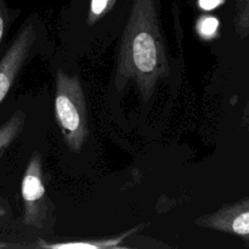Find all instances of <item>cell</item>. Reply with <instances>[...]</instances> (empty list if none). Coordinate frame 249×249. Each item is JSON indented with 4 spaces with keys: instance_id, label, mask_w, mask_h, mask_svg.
Here are the masks:
<instances>
[{
    "instance_id": "1",
    "label": "cell",
    "mask_w": 249,
    "mask_h": 249,
    "mask_svg": "<svg viewBox=\"0 0 249 249\" xmlns=\"http://www.w3.org/2000/svg\"><path fill=\"white\" fill-rule=\"evenodd\" d=\"M168 74L167 46L155 0H133L119 44L114 85L121 91L134 84L147 104Z\"/></svg>"
},
{
    "instance_id": "2",
    "label": "cell",
    "mask_w": 249,
    "mask_h": 249,
    "mask_svg": "<svg viewBox=\"0 0 249 249\" xmlns=\"http://www.w3.org/2000/svg\"><path fill=\"white\" fill-rule=\"evenodd\" d=\"M55 121L66 145L79 152L89 138L88 107L84 90L77 75L58 71L55 80Z\"/></svg>"
},
{
    "instance_id": "3",
    "label": "cell",
    "mask_w": 249,
    "mask_h": 249,
    "mask_svg": "<svg viewBox=\"0 0 249 249\" xmlns=\"http://www.w3.org/2000/svg\"><path fill=\"white\" fill-rule=\"evenodd\" d=\"M23 202V224L36 229H43L49 218L48 196L44 184L41 156L34 152L24 170L21 182Z\"/></svg>"
},
{
    "instance_id": "4",
    "label": "cell",
    "mask_w": 249,
    "mask_h": 249,
    "mask_svg": "<svg viewBox=\"0 0 249 249\" xmlns=\"http://www.w3.org/2000/svg\"><path fill=\"white\" fill-rule=\"evenodd\" d=\"M36 40V33L32 23H26L15 36L10 48L0 60V104L4 101L18 77Z\"/></svg>"
},
{
    "instance_id": "5",
    "label": "cell",
    "mask_w": 249,
    "mask_h": 249,
    "mask_svg": "<svg viewBox=\"0 0 249 249\" xmlns=\"http://www.w3.org/2000/svg\"><path fill=\"white\" fill-rule=\"evenodd\" d=\"M201 228L240 237L249 247V197L229 203L195 221Z\"/></svg>"
},
{
    "instance_id": "6",
    "label": "cell",
    "mask_w": 249,
    "mask_h": 249,
    "mask_svg": "<svg viewBox=\"0 0 249 249\" xmlns=\"http://www.w3.org/2000/svg\"><path fill=\"white\" fill-rule=\"evenodd\" d=\"M27 114L22 109H17L1 126H0V156L11 146L19 136L26 123Z\"/></svg>"
},
{
    "instance_id": "7",
    "label": "cell",
    "mask_w": 249,
    "mask_h": 249,
    "mask_svg": "<svg viewBox=\"0 0 249 249\" xmlns=\"http://www.w3.org/2000/svg\"><path fill=\"white\" fill-rule=\"evenodd\" d=\"M131 232V231H130ZM130 232L124 233L116 238H107V240H96L88 241V242H67V243H46V245H39L41 248L50 249H102V248H118L119 242Z\"/></svg>"
},
{
    "instance_id": "8",
    "label": "cell",
    "mask_w": 249,
    "mask_h": 249,
    "mask_svg": "<svg viewBox=\"0 0 249 249\" xmlns=\"http://www.w3.org/2000/svg\"><path fill=\"white\" fill-rule=\"evenodd\" d=\"M233 28L241 39L249 36V0H236Z\"/></svg>"
},
{
    "instance_id": "9",
    "label": "cell",
    "mask_w": 249,
    "mask_h": 249,
    "mask_svg": "<svg viewBox=\"0 0 249 249\" xmlns=\"http://www.w3.org/2000/svg\"><path fill=\"white\" fill-rule=\"evenodd\" d=\"M220 22L213 15H202L196 21V32L202 40L211 41L219 36Z\"/></svg>"
},
{
    "instance_id": "10",
    "label": "cell",
    "mask_w": 249,
    "mask_h": 249,
    "mask_svg": "<svg viewBox=\"0 0 249 249\" xmlns=\"http://www.w3.org/2000/svg\"><path fill=\"white\" fill-rule=\"evenodd\" d=\"M116 1L117 0H90L89 12L87 17L88 26H94L102 17L106 16L113 9Z\"/></svg>"
},
{
    "instance_id": "11",
    "label": "cell",
    "mask_w": 249,
    "mask_h": 249,
    "mask_svg": "<svg viewBox=\"0 0 249 249\" xmlns=\"http://www.w3.org/2000/svg\"><path fill=\"white\" fill-rule=\"evenodd\" d=\"M10 19H11V14H10L9 7L5 0H0V44L5 36V32L9 28Z\"/></svg>"
},
{
    "instance_id": "12",
    "label": "cell",
    "mask_w": 249,
    "mask_h": 249,
    "mask_svg": "<svg viewBox=\"0 0 249 249\" xmlns=\"http://www.w3.org/2000/svg\"><path fill=\"white\" fill-rule=\"evenodd\" d=\"M224 1L225 0H198L197 4H198L199 9L203 10V11H212V10L223 5Z\"/></svg>"
},
{
    "instance_id": "13",
    "label": "cell",
    "mask_w": 249,
    "mask_h": 249,
    "mask_svg": "<svg viewBox=\"0 0 249 249\" xmlns=\"http://www.w3.org/2000/svg\"><path fill=\"white\" fill-rule=\"evenodd\" d=\"M249 118V96L247 100V104H246L245 107V111H243V117H242V125L247 122V119Z\"/></svg>"
},
{
    "instance_id": "14",
    "label": "cell",
    "mask_w": 249,
    "mask_h": 249,
    "mask_svg": "<svg viewBox=\"0 0 249 249\" xmlns=\"http://www.w3.org/2000/svg\"><path fill=\"white\" fill-rule=\"evenodd\" d=\"M7 212H9V209H7V206L4 203V202L0 201V218L4 215H6Z\"/></svg>"
},
{
    "instance_id": "15",
    "label": "cell",
    "mask_w": 249,
    "mask_h": 249,
    "mask_svg": "<svg viewBox=\"0 0 249 249\" xmlns=\"http://www.w3.org/2000/svg\"><path fill=\"white\" fill-rule=\"evenodd\" d=\"M243 126H246V129H247V131H248V142H249V118L247 119V122L243 124Z\"/></svg>"
}]
</instances>
